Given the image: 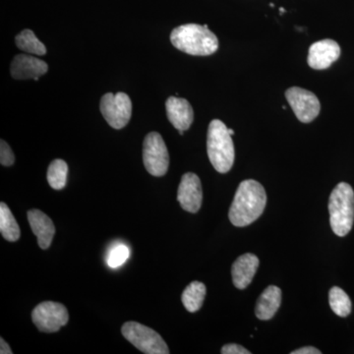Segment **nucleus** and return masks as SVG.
I'll return each instance as SVG.
<instances>
[{"label": "nucleus", "mask_w": 354, "mask_h": 354, "mask_svg": "<svg viewBox=\"0 0 354 354\" xmlns=\"http://www.w3.org/2000/svg\"><path fill=\"white\" fill-rule=\"evenodd\" d=\"M267 204L262 184L254 179L242 181L237 188L228 218L235 227H247L260 218Z\"/></svg>", "instance_id": "f257e3e1"}, {"label": "nucleus", "mask_w": 354, "mask_h": 354, "mask_svg": "<svg viewBox=\"0 0 354 354\" xmlns=\"http://www.w3.org/2000/svg\"><path fill=\"white\" fill-rule=\"evenodd\" d=\"M171 41L177 50L196 57L213 55L218 48V39L207 25L179 26L171 32Z\"/></svg>", "instance_id": "f03ea898"}, {"label": "nucleus", "mask_w": 354, "mask_h": 354, "mask_svg": "<svg viewBox=\"0 0 354 354\" xmlns=\"http://www.w3.org/2000/svg\"><path fill=\"white\" fill-rule=\"evenodd\" d=\"M207 151L209 162L220 174H227L234 165L235 153L234 141L228 128L220 120L209 123Z\"/></svg>", "instance_id": "7ed1b4c3"}, {"label": "nucleus", "mask_w": 354, "mask_h": 354, "mask_svg": "<svg viewBox=\"0 0 354 354\" xmlns=\"http://www.w3.org/2000/svg\"><path fill=\"white\" fill-rule=\"evenodd\" d=\"M329 213L333 232L337 236H346L354 221V192L348 183L337 184L330 193Z\"/></svg>", "instance_id": "20e7f679"}, {"label": "nucleus", "mask_w": 354, "mask_h": 354, "mask_svg": "<svg viewBox=\"0 0 354 354\" xmlns=\"http://www.w3.org/2000/svg\"><path fill=\"white\" fill-rule=\"evenodd\" d=\"M123 337L146 354L171 353L164 339L156 330L137 322H127L121 328Z\"/></svg>", "instance_id": "39448f33"}, {"label": "nucleus", "mask_w": 354, "mask_h": 354, "mask_svg": "<svg viewBox=\"0 0 354 354\" xmlns=\"http://www.w3.org/2000/svg\"><path fill=\"white\" fill-rule=\"evenodd\" d=\"M143 162L153 176H164L169 167V155L164 139L158 132H151L144 140Z\"/></svg>", "instance_id": "423d86ee"}, {"label": "nucleus", "mask_w": 354, "mask_h": 354, "mask_svg": "<svg viewBox=\"0 0 354 354\" xmlns=\"http://www.w3.org/2000/svg\"><path fill=\"white\" fill-rule=\"evenodd\" d=\"M101 113L114 129H121L129 122L132 115V102L125 93H108L101 100Z\"/></svg>", "instance_id": "0eeeda50"}, {"label": "nucleus", "mask_w": 354, "mask_h": 354, "mask_svg": "<svg viewBox=\"0 0 354 354\" xmlns=\"http://www.w3.org/2000/svg\"><path fill=\"white\" fill-rule=\"evenodd\" d=\"M32 320L39 332L55 333L68 323L69 314L64 304L44 301L32 310Z\"/></svg>", "instance_id": "6e6552de"}, {"label": "nucleus", "mask_w": 354, "mask_h": 354, "mask_svg": "<svg viewBox=\"0 0 354 354\" xmlns=\"http://www.w3.org/2000/svg\"><path fill=\"white\" fill-rule=\"evenodd\" d=\"M286 97L293 113L301 122H312L320 113V101L310 91L299 87H291L286 91Z\"/></svg>", "instance_id": "1a4fd4ad"}, {"label": "nucleus", "mask_w": 354, "mask_h": 354, "mask_svg": "<svg viewBox=\"0 0 354 354\" xmlns=\"http://www.w3.org/2000/svg\"><path fill=\"white\" fill-rule=\"evenodd\" d=\"M177 201L184 211L195 214L202 206L203 191L201 180L197 174L187 172L184 174L177 191Z\"/></svg>", "instance_id": "9d476101"}, {"label": "nucleus", "mask_w": 354, "mask_h": 354, "mask_svg": "<svg viewBox=\"0 0 354 354\" xmlns=\"http://www.w3.org/2000/svg\"><path fill=\"white\" fill-rule=\"evenodd\" d=\"M339 55L341 48L337 41L330 39H322L310 46L307 62L311 68L327 69L339 59Z\"/></svg>", "instance_id": "9b49d317"}, {"label": "nucleus", "mask_w": 354, "mask_h": 354, "mask_svg": "<svg viewBox=\"0 0 354 354\" xmlns=\"http://www.w3.org/2000/svg\"><path fill=\"white\" fill-rule=\"evenodd\" d=\"M48 64L44 60L27 55H18L11 62L10 72L16 80H38L39 77L48 72Z\"/></svg>", "instance_id": "f8f14e48"}, {"label": "nucleus", "mask_w": 354, "mask_h": 354, "mask_svg": "<svg viewBox=\"0 0 354 354\" xmlns=\"http://www.w3.org/2000/svg\"><path fill=\"white\" fill-rule=\"evenodd\" d=\"M167 118L178 131L189 129L194 120V111L187 100L169 97L165 102Z\"/></svg>", "instance_id": "ddd939ff"}, {"label": "nucleus", "mask_w": 354, "mask_h": 354, "mask_svg": "<svg viewBox=\"0 0 354 354\" xmlns=\"http://www.w3.org/2000/svg\"><path fill=\"white\" fill-rule=\"evenodd\" d=\"M30 227L32 234L38 239L39 246L46 250L51 245L53 236L55 234V227L53 221L44 212L38 209H30L27 214Z\"/></svg>", "instance_id": "4468645a"}, {"label": "nucleus", "mask_w": 354, "mask_h": 354, "mask_svg": "<svg viewBox=\"0 0 354 354\" xmlns=\"http://www.w3.org/2000/svg\"><path fill=\"white\" fill-rule=\"evenodd\" d=\"M259 268V259L254 254L247 253L237 258L232 265V281L235 288L244 290L251 281Z\"/></svg>", "instance_id": "2eb2a0df"}, {"label": "nucleus", "mask_w": 354, "mask_h": 354, "mask_svg": "<svg viewBox=\"0 0 354 354\" xmlns=\"http://www.w3.org/2000/svg\"><path fill=\"white\" fill-rule=\"evenodd\" d=\"M281 304V290L276 286H270L260 295L256 304L255 314L260 320H270L276 315Z\"/></svg>", "instance_id": "dca6fc26"}, {"label": "nucleus", "mask_w": 354, "mask_h": 354, "mask_svg": "<svg viewBox=\"0 0 354 354\" xmlns=\"http://www.w3.org/2000/svg\"><path fill=\"white\" fill-rule=\"evenodd\" d=\"M206 286L201 281H192L189 286H186L181 297L185 309L191 313L201 309L206 297Z\"/></svg>", "instance_id": "f3484780"}, {"label": "nucleus", "mask_w": 354, "mask_h": 354, "mask_svg": "<svg viewBox=\"0 0 354 354\" xmlns=\"http://www.w3.org/2000/svg\"><path fill=\"white\" fill-rule=\"evenodd\" d=\"M0 232L7 241L15 242L20 239L21 232L17 221L4 202L0 204Z\"/></svg>", "instance_id": "a211bd4d"}, {"label": "nucleus", "mask_w": 354, "mask_h": 354, "mask_svg": "<svg viewBox=\"0 0 354 354\" xmlns=\"http://www.w3.org/2000/svg\"><path fill=\"white\" fill-rule=\"evenodd\" d=\"M16 46L25 53L32 55H44L46 53V46L31 30H24L15 38Z\"/></svg>", "instance_id": "6ab92c4d"}, {"label": "nucleus", "mask_w": 354, "mask_h": 354, "mask_svg": "<svg viewBox=\"0 0 354 354\" xmlns=\"http://www.w3.org/2000/svg\"><path fill=\"white\" fill-rule=\"evenodd\" d=\"M68 165L64 160H55L51 162L48 169V181L50 187L55 190L64 189L67 183Z\"/></svg>", "instance_id": "aec40b11"}, {"label": "nucleus", "mask_w": 354, "mask_h": 354, "mask_svg": "<svg viewBox=\"0 0 354 354\" xmlns=\"http://www.w3.org/2000/svg\"><path fill=\"white\" fill-rule=\"evenodd\" d=\"M330 306L337 316L348 317L351 312V300L346 295V291L341 288L334 286L330 288L329 293Z\"/></svg>", "instance_id": "412c9836"}, {"label": "nucleus", "mask_w": 354, "mask_h": 354, "mask_svg": "<svg viewBox=\"0 0 354 354\" xmlns=\"http://www.w3.org/2000/svg\"><path fill=\"white\" fill-rule=\"evenodd\" d=\"M129 256V248L124 244H118L109 251L106 263L111 268H118L124 264Z\"/></svg>", "instance_id": "4be33fe9"}, {"label": "nucleus", "mask_w": 354, "mask_h": 354, "mask_svg": "<svg viewBox=\"0 0 354 354\" xmlns=\"http://www.w3.org/2000/svg\"><path fill=\"white\" fill-rule=\"evenodd\" d=\"M0 143V162L4 167H11L15 162L12 150L4 140H1Z\"/></svg>", "instance_id": "5701e85b"}, {"label": "nucleus", "mask_w": 354, "mask_h": 354, "mask_svg": "<svg viewBox=\"0 0 354 354\" xmlns=\"http://www.w3.org/2000/svg\"><path fill=\"white\" fill-rule=\"evenodd\" d=\"M221 353L223 354H250V351L243 346H239V344H225V346H223L221 348Z\"/></svg>", "instance_id": "b1692460"}, {"label": "nucleus", "mask_w": 354, "mask_h": 354, "mask_svg": "<svg viewBox=\"0 0 354 354\" xmlns=\"http://www.w3.org/2000/svg\"><path fill=\"white\" fill-rule=\"evenodd\" d=\"M291 354H321L318 348L313 346H304V348H298L297 351H291Z\"/></svg>", "instance_id": "393cba45"}, {"label": "nucleus", "mask_w": 354, "mask_h": 354, "mask_svg": "<svg viewBox=\"0 0 354 354\" xmlns=\"http://www.w3.org/2000/svg\"><path fill=\"white\" fill-rule=\"evenodd\" d=\"M0 353L1 354H12V349L8 346V344L3 339H0Z\"/></svg>", "instance_id": "a878e982"}, {"label": "nucleus", "mask_w": 354, "mask_h": 354, "mask_svg": "<svg viewBox=\"0 0 354 354\" xmlns=\"http://www.w3.org/2000/svg\"><path fill=\"white\" fill-rule=\"evenodd\" d=\"M228 132H230V134L232 135H232H234V130L230 129V128H228Z\"/></svg>", "instance_id": "bb28decb"}]
</instances>
